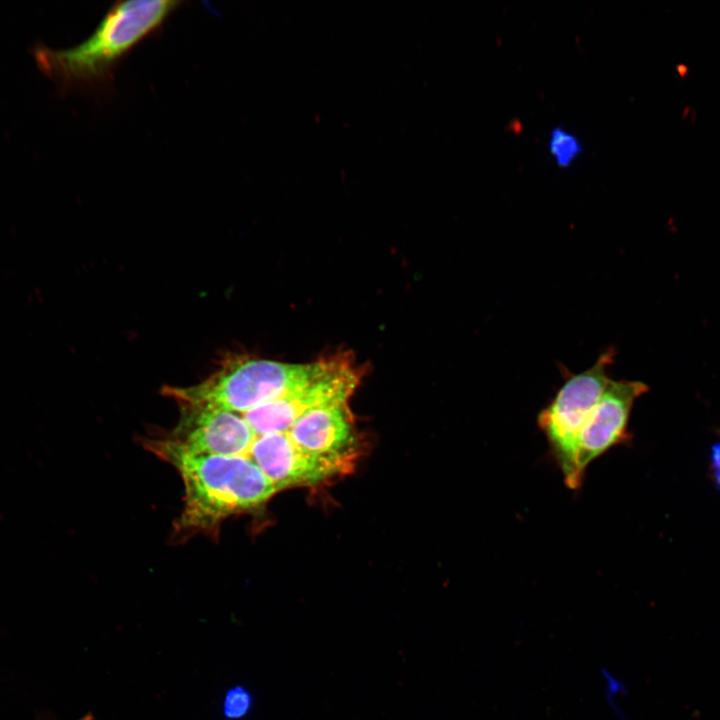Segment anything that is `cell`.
<instances>
[{"label":"cell","mask_w":720,"mask_h":720,"mask_svg":"<svg viewBox=\"0 0 720 720\" xmlns=\"http://www.w3.org/2000/svg\"><path fill=\"white\" fill-rule=\"evenodd\" d=\"M146 447L174 466L182 478L179 532H215L227 518L256 509L278 492L248 456L195 454L165 437L147 440Z\"/></svg>","instance_id":"cell-1"},{"label":"cell","mask_w":720,"mask_h":720,"mask_svg":"<svg viewBox=\"0 0 720 720\" xmlns=\"http://www.w3.org/2000/svg\"><path fill=\"white\" fill-rule=\"evenodd\" d=\"M81 720H91V718H90V716H86L85 718H83Z\"/></svg>","instance_id":"cell-13"},{"label":"cell","mask_w":720,"mask_h":720,"mask_svg":"<svg viewBox=\"0 0 720 720\" xmlns=\"http://www.w3.org/2000/svg\"><path fill=\"white\" fill-rule=\"evenodd\" d=\"M360 373L345 357H333L328 369L306 385L260 404L242 417L255 435L287 432L305 412L327 404L347 403Z\"/></svg>","instance_id":"cell-5"},{"label":"cell","mask_w":720,"mask_h":720,"mask_svg":"<svg viewBox=\"0 0 720 720\" xmlns=\"http://www.w3.org/2000/svg\"><path fill=\"white\" fill-rule=\"evenodd\" d=\"M287 432L297 446L310 453H356V436L347 403L313 408L302 414Z\"/></svg>","instance_id":"cell-9"},{"label":"cell","mask_w":720,"mask_h":720,"mask_svg":"<svg viewBox=\"0 0 720 720\" xmlns=\"http://www.w3.org/2000/svg\"><path fill=\"white\" fill-rule=\"evenodd\" d=\"M278 491L314 486L352 471L357 453L319 455L297 446L288 432L256 435L247 455Z\"/></svg>","instance_id":"cell-6"},{"label":"cell","mask_w":720,"mask_h":720,"mask_svg":"<svg viewBox=\"0 0 720 720\" xmlns=\"http://www.w3.org/2000/svg\"><path fill=\"white\" fill-rule=\"evenodd\" d=\"M179 405L178 424L165 438L195 454L248 455L256 435L238 413L206 405Z\"/></svg>","instance_id":"cell-7"},{"label":"cell","mask_w":720,"mask_h":720,"mask_svg":"<svg viewBox=\"0 0 720 720\" xmlns=\"http://www.w3.org/2000/svg\"><path fill=\"white\" fill-rule=\"evenodd\" d=\"M182 4L171 0L116 2L85 41L63 50L38 47L36 61L44 73L65 87L108 88L121 60L159 30Z\"/></svg>","instance_id":"cell-2"},{"label":"cell","mask_w":720,"mask_h":720,"mask_svg":"<svg viewBox=\"0 0 720 720\" xmlns=\"http://www.w3.org/2000/svg\"><path fill=\"white\" fill-rule=\"evenodd\" d=\"M547 150L557 167H570L583 153L580 139L562 125L553 127L548 135Z\"/></svg>","instance_id":"cell-10"},{"label":"cell","mask_w":720,"mask_h":720,"mask_svg":"<svg viewBox=\"0 0 720 720\" xmlns=\"http://www.w3.org/2000/svg\"><path fill=\"white\" fill-rule=\"evenodd\" d=\"M251 705L250 695L242 688L231 689L225 699L224 712L229 718H239L247 713Z\"/></svg>","instance_id":"cell-12"},{"label":"cell","mask_w":720,"mask_h":720,"mask_svg":"<svg viewBox=\"0 0 720 720\" xmlns=\"http://www.w3.org/2000/svg\"><path fill=\"white\" fill-rule=\"evenodd\" d=\"M615 352L602 353L587 370L568 374L564 384L537 417L549 448L569 489L581 487L583 477L577 466L578 439L592 409L611 380L608 368Z\"/></svg>","instance_id":"cell-4"},{"label":"cell","mask_w":720,"mask_h":720,"mask_svg":"<svg viewBox=\"0 0 720 720\" xmlns=\"http://www.w3.org/2000/svg\"><path fill=\"white\" fill-rule=\"evenodd\" d=\"M602 676L605 682L604 694L607 705L618 718L624 719L625 712L618 705L617 699L626 694L625 683L606 669L602 670Z\"/></svg>","instance_id":"cell-11"},{"label":"cell","mask_w":720,"mask_h":720,"mask_svg":"<svg viewBox=\"0 0 720 720\" xmlns=\"http://www.w3.org/2000/svg\"><path fill=\"white\" fill-rule=\"evenodd\" d=\"M331 361L291 364L239 357L226 361L197 385L167 387L164 392L178 403L244 413L306 385L324 373Z\"/></svg>","instance_id":"cell-3"},{"label":"cell","mask_w":720,"mask_h":720,"mask_svg":"<svg viewBox=\"0 0 720 720\" xmlns=\"http://www.w3.org/2000/svg\"><path fill=\"white\" fill-rule=\"evenodd\" d=\"M647 391L641 381H609L579 435L577 466L583 478L591 462L627 439L632 407Z\"/></svg>","instance_id":"cell-8"}]
</instances>
